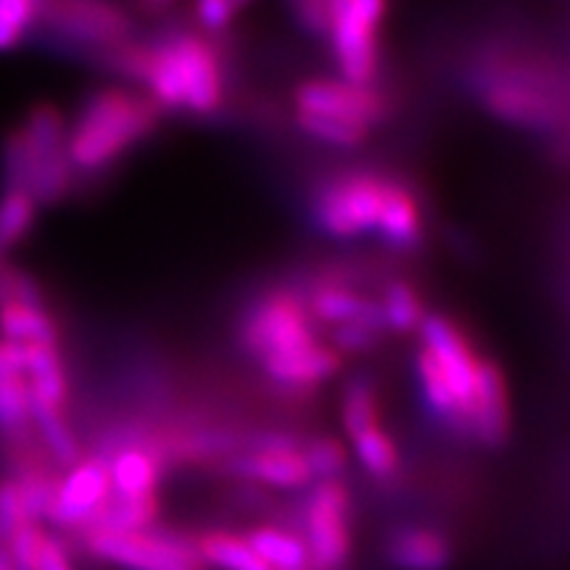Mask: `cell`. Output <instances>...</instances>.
I'll use <instances>...</instances> for the list:
<instances>
[{
  "mask_svg": "<svg viewBox=\"0 0 570 570\" xmlns=\"http://www.w3.org/2000/svg\"><path fill=\"white\" fill-rule=\"evenodd\" d=\"M21 523H32V520H27L17 481L3 479L0 481V547H6V541L13 537Z\"/></svg>",
  "mask_w": 570,
  "mask_h": 570,
  "instance_id": "cell-30",
  "label": "cell"
},
{
  "mask_svg": "<svg viewBox=\"0 0 570 570\" xmlns=\"http://www.w3.org/2000/svg\"><path fill=\"white\" fill-rule=\"evenodd\" d=\"M306 465H309L312 479L317 481H338V475L346 470L348 452L338 439L323 436L315 439L309 446L304 449Z\"/></svg>",
  "mask_w": 570,
  "mask_h": 570,
  "instance_id": "cell-28",
  "label": "cell"
},
{
  "mask_svg": "<svg viewBox=\"0 0 570 570\" xmlns=\"http://www.w3.org/2000/svg\"><path fill=\"white\" fill-rule=\"evenodd\" d=\"M40 24L63 46L109 53L130 46V17L114 0H51Z\"/></svg>",
  "mask_w": 570,
  "mask_h": 570,
  "instance_id": "cell-11",
  "label": "cell"
},
{
  "mask_svg": "<svg viewBox=\"0 0 570 570\" xmlns=\"http://www.w3.org/2000/svg\"><path fill=\"white\" fill-rule=\"evenodd\" d=\"M475 92L499 122L550 132L566 125V85L544 59L494 53L475 71Z\"/></svg>",
  "mask_w": 570,
  "mask_h": 570,
  "instance_id": "cell-4",
  "label": "cell"
},
{
  "mask_svg": "<svg viewBox=\"0 0 570 570\" xmlns=\"http://www.w3.org/2000/svg\"><path fill=\"white\" fill-rule=\"evenodd\" d=\"M240 338L269 381L285 391L317 389L341 367V354L320 341L306 296L294 288H273L256 298Z\"/></svg>",
  "mask_w": 570,
  "mask_h": 570,
  "instance_id": "cell-1",
  "label": "cell"
},
{
  "mask_svg": "<svg viewBox=\"0 0 570 570\" xmlns=\"http://www.w3.org/2000/svg\"><path fill=\"white\" fill-rule=\"evenodd\" d=\"M159 114L138 88L106 85L90 92L67 122V154L75 175H98L114 167L148 138Z\"/></svg>",
  "mask_w": 570,
  "mask_h": 570,
  "instance_id": "cell-3",
  "label": "cell"
},
{
  "mask_svg": "<svg viewBox=\"0 0 570 570\" xmlns=\"http://www.w3.org/2000/svg\"><path fill=\"white\" fill-rule=\"evenodd\" d=\"M233 470L244 479L269 489L296 491L315 483L309 465H306L304 449L283 436L256 439L252 449L233 462Z\"/></svg>",
  "mask_w": 570,
  "mask_h": 570,
  "instance_id": "cell-14",
  "label": "cell"
},
{
  "mask_svg": "<svg viewBox=\"0 0 570 570\" xmlns=\"http://www.w3.org/2000/svg\"><path fill=\"white\" fill-rule=\"evenodd\" d=\"M417 331L420 341H423L420 352L431 356V362L439 367V373L444 375L454 399H458L462 412V433H465L468 404L473 399L475 386H479L481 367L487 360L479 356L470 338L460 331V325L444 315H425Z\"/></svg>",
  "mask_w": 570,
  "mask_h": 570,
  "instance_id": "cell-13",
  "label": "cell"
},
{
  "mask_svg": "<svg viewBox=\"0 0 570 570\" xmlns=\"http://www.w3.org/2000/svg\"><path fill=\"white\" fill-rule=\"evenodd\" d=\"M396 177L373 169H348L333 175L315 194V223L336 240H354L377 235L394 194Z\"/></svg>",
  "mask_w": 570,
  "mask_h": 570,
  "instance_id": "cell-7",
  "label": "cell"
},
{
  "mask_svg": "<svg viewBox=\"0 0 570 570\" xmlns=\"http://www.w3.org/2000/svg\"><path fill=\"white\" fill-rule=\"evenodd\" d=\"M386 560L396 570H446L454 560V550L444 533L410 525L391 533Z\"/></svg>",
  "mask_w": 570,
  "mask_h": 570,
  "instance_id": "cell-19",
  "label": "cell"
},
{
  "mask_svg": "<svg viewBox=\"0 0 570 570\" xmlns=\"http://www.w3.org/2000/svg\"><path fill=\"white\" fill-rule=\"evenodd\" d=\"M114 61L140 82V92L159 111L212 117L227 96L225 61L219 48L202 32L164 35L151 46H125Z\"/></svg>",
  "mask_w": 570,
  "mask_h": 570,
  "instance_id": "cell-2",
  "label": "cell"
},
{
  "mask_svg": "<svg viewBox=\"0 0 570 570\" xmlns=\"http://www.w3.org/2000/svg\"><path fill=\"white\" fill-rule=\"evenodd\" d=\"M82 544L96 560L122 570H206L196 541L175 531H82Z\"/></svg>",
  "mask_w": 570,
  "mask_h": 570,
  "instance_id": "cell-9",
  "label": "cell"
},
{
  "mask_svg": "<svg viewBox=\"0 0 570 570\" xmlns=\"http://www.w3.org/2000/svg\"><path fill=\"white\" fill-rule=\"evenodd\" d=\"M510 431V389L508 377L494 362L487 360L481 367L479 386L473 391L465 412V433L487 446H497Z\"/></svg>",
  "mask_w": 570,
  "mask_h": 570,
  "instance_id": "cell-16",
  "label": "cell"
},
{
  "mask_svg": "<svg viewBox=\"0 0 570 570\" xmlns=\"http://www.w3.org/2000/svg\"><path fill=\"white\" fill-rule=\"evenodd\" d=\"M244 539L269 570H309L306 544L296 531L281 525H256Z\"/></svg>",
  "mask_w": 570,
  "mask_h": 570,
  "instance_id": "cell-20",
  "label": "cell"
},
{
  "mask_svg": "<svg viewBox=\"0 0 570 570\" xmlns=\"http://www.w3.org/2000/svg\"><path fill=\"white\" fill-rule=\"evenodd\" d=\"M309 570H344L352 558V497L341 481L312 483L302 508Z\"/></svg>",
  "mask_w": 570,
  "mask_h": 570,
  "instance_id": "cell-10",
  "label": "cell"
},
{
  "mask_svg": "<svg viewBox=\"0 0 570 570\" xmlns=\"http://www.w3.org/2000/svg\"><path fill=\"white\" fill-rule=\"evenodd\" d=\"M111 497L109 462L106 454L80 458L67 468L61 479H56L51 508L46 520L61 531H85L96 523Z\"/></svg>",
  "mask_w": 570,
  "mask_h": 570,
  "instance_id": "cell-12",
  "label": "cell"
},
{
  "mask_svg": "<svg viewBox=\"0 0 570 570\" xmlns=\"http://www.w3.org/2000/svg\"><path fill=\"white\" fill-rule=\"evenodd\" d=\"M0 570H11L9 554H6V550H3V547H0Z\"/></svg>",
  "mask_w": 570,
  "mask_h": 570,
  "instance_id": "cell-34",
  "label": "cell"
},
{
  "mask_svg": "<svg viewBox=\"0 0 570 570\" xmlns=\"http://www.w3.org/2000/svg\"><path fill=\"white\" fill-rule=\"evenodd\" d=\"M3 188L27 190L35 202L56 204L67 196L75 169L67 154V119L51 104H40L27 114L19 130L6 135Z\"/></svg>",
  "mask_w": 570,
  "mask_h": 570,
  "instance_id": "cell-5",
  "label": "cell"
},
{
  "mask_svg": "<svg viewBox=\"0 0 570 570\" xmlns=\"http://www.w3.org/2000/svg\"><path fill=\"white\" fill-rule=\"evenodd\" d=\"M196 552L206 568L219 570H269L256 558L244 537L230 531H206L196 539Z\"/></svg>",
  "mask_w": 570,
  "mask_h": 570,
  "instance_id": "cell-23",
  "label": "cell"
},
{
  "mask_svg": "<svg viewBox=\"0 0 570 570\" xmlns=\"http://www.w3.org/2000/svg\"><path fill=\"white\" fill-rule=\"evenodd\" d=\"M386 0H325V38L338 77L375 85L381 63V27Z\"/></svg>",
  "mask_w": 570,
  "mask_h": 570,
  "instance_id": "cell-8",
  "label": "cell"
},
{
  "mask_svg": "<svg viewBox=\"0 0 570 570\" xmlns=\"http://www.w3.org/2000/svg\"><path fill=\"white\" fill-rule=\"evenodd\" d=\"M35 570H75V562H71V554L63 544V539L56 537V533L46 531V539H42L38 568Z\"/></svg>",
  "mask_w": 570,
  "mask_h": 570,
  "instance_id": "cell-32",
  "label": "cell"
},
{
  "mask_svg": "<svg viewBox=\"0 0 570 570\" xmlns=\"http://www.w3.org/2000/svg\"><path fill=\"white\" fill-rule=\"evenodd\" d=\"M38 219V202L19 188H3L0 194V262H9L11 248H17L32 230Z\"/></svg>",
  "mask_w": 570,
  "mask_h": 570,
  "instance_id": "cell-24",
  "label": "cell"
},
{
  "mask_svg": "<svg viewBox=\"0 0 570 570\" xmlns=\"http://www.w3.org/2000/svg\"><path fill=\"white\" fill-rule=\"evenodd\" d=\"M30 386L24 346L0 338V433L9 441L30 433Z\"/></svg>",
  "mask_w": 570,
  "mask_h": 570,
  "instance_id": "cell-18",
  "label": "cell"
},
{
  "mask_svg": "<svg viewBox=\"0 0 570 570\" xmlns=\"http://www.w3.org/2000/svg\"><path fill=\"white\" fill-rule=\"evenodd\" d=\"M306 306H309L315 323L331 325L333 331L348 325H367L383 331L377 302L360 294V291L344 281H320L309 291V296H306Z\"/></svg>",
  "mask_w": 570,
  "mask_h": 570,
  "instance_id": "cell-17",
  "label": "cell"
},
{
  "mask_svg": "<svg viewBox=\"0 0 570 570\" xmlns=\"http://www.w3.org/2000/svg\"><path fill=\"white\" fill-rule=\"evenodd\" d=\"M42 539H46V529H42V523H21L3 547L6 554H9L11 570L38 568Z\"/></svg>",
  "mask_w": 570,
  "mask_h": 570,
  "instance_id": "cell-29",
  "label": "cell"
},
{
  "mask_svg": "<svg viewBox=\"0 0 570 570\" xmlns=\"http://www.w3.org/2000/svg\"><path fill=\"white\" fill-rule=\"evenodd\" d=\"M51 0H0V51H11L38 30Z\"/></svg>",
  "mask_w": 570,
  "mask_h": 570,
  "instance_id": "cell-25",
  "label": "cell"
},
{
  "mask_svg": "<svg viewBox=\"0 0 570 570\" xmlns=\"http://www.w3.org/2000/svg\"><path fill=\"white\" fill-rule=\"evenodd\" d=\"M248 0H194V13L204 32H223Z\"/></svg>",
  "mask_w": 570,
  "mask_h": 570,
  "instance_id": "cell-31",
  "label": "cell"
},
{
  "mask_svg": "<svg viewBox=\"0 0 570 570\" xmlns=\"http://www.w3.org/2000/svg\"><path fill=\"white\" fill-rule=\"evenodd\" d=\"M106 462H109L114 499H127V502L159 499L164 479V454L159 446L148 444V441H127L114 449Z\"/></svg>",
  "mask_w": 570,
  "mask_h": 570,
  "instance_id": "cell-15",
  "label": "cell"
},
{
  "mask_svg": "<svg viewBox=\"0 0 570 570\" xmlns=\"http://www.w3.org/2000/svg\"><path fill=\"white\" fill-rule=\"evenodd\" d=\"M142 11H151V13H159V11H167L173 9L175 3H180V0H138Z\"/></svg>",
  "mask_w": 570,
  "mask_h": 570,
  "instance_id": "cell-33",
  "label": "cell"
},
{
  "mask_svg": "<svg viewBox=\"0 0 570 570\" xmlns=\"http://www.w3.org/2000/svg\"><path fill=\"white\" fill-rule=\"evenodd\" d=\"M341 420H344L346 436L381 420V407H377L373 383L365 381V377H356V381L348 383L344 391V402H341Z\"/></svg>",
  "mask_w": 570,
  "mask_h": 570,
  "instance_id": "cell-27",
  "label": "cell"
},
{
  "mask_svg": "<svg viewBox=\"0 0 570 570\" xmlns=\"http://www.w3.org/2000/svg\"><path fill=\"white\" fill-rule=\"evenodd\" d=\"M377 238L394 248H412L423 238V209H420L417 196L402 180L394 185Z\"/></svg>",
  "mask_w": 570,
  "mask_h": 570,
  "instance_id": "cell-21",
  "label": "cell"
},
{
  "mask_svg": "<svg viewBox=\"0 0 570 570\" xmlns=\"http://www.w3.org/2000/svg\"><path fill=\"white\" fill-rule=\"evenodd\" d=\"M377 306H381L383 327H391V331H399V333L417 331L420 323L425 320V309H423V302H420L417 291L404 281L391 283L389 288L383 291Z\"/></svg>",
  "mask_w": 570,
  "mask_h": 570,
  "instance_id": "cell-26",
  "label": "cell"
},
{
  "mask_svg": "<svg viewBox=\"0 0 570 570\" xmlns=\"http://www.w3.org/2000/svg\"><path fill=\"white\" fill-rule=\"evenodd\" d=\"M391 104L375 85L344 77H315L296 90V125L312 140L331 148H360L377 125L386 122Z\"/></svg>",
  "mask_w": 570,
  "mask_h": 570,
  "instance_id": "cell-6",
  "label": "cell"
},
{
  "mask_svg": "<svg viewBox=\"0 0 570 570\" xmlns=\"http://www.w3.org/2000/svg\"><path fill=\"white\" fill-rule=\"evenodd\" d=\"M352 454L373 479H391L399 470V446L381 420L348 433Z\"/></svg>",
  "mask_w": 570,
  "mask_h": 570,
  "instance_id": "cell-22",
  "label": "cell"
}]
</instances>
